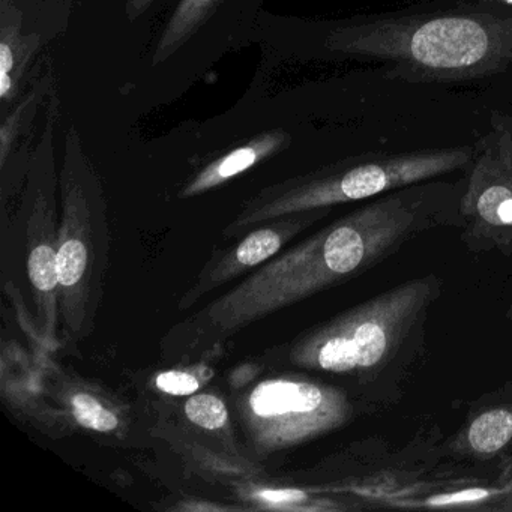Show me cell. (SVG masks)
Returning <instances> with one entry per match:
<instances>
[{
	"mask_svg": "<svg viewBox=\"0 0 512 512\" xmlns=\"http://www.w3.org/2000/svg\"><path fill=\"white\" fill-rule=\"evenodd\" d=\"M326 49L383 62V76L407 83L484 79L512 64V17L434 13L376 17L332 29Z\"/></svg>",
	"mask_w": 512,
	"mask_h": 512,
	"instance_id": "1",
	"label": "cell"
},
{
	"mask_svg": "<svg viewBox=\"0 0 512 512\" xmlns=\"http://www.w3.org/2000/svg\"><path fill=\"white\" fill-rule=\"evenodd\" d=\"M475 146L368 152L344 158L307 175L278 182L251 197L223 230V238L277 220L284 215L376 199L419 182L466 170Z\"/></svg>",
	"mask_w": 512,
	"mask_h": 512,
	"instance_id": "2",
	"label": "cell"
},
{
	"mask_svg": "<svg viewBox=\"0 0 512 512\" xmlns=\"http://www.w3.org/2000/svg\"><path fill=\"white\" fill-rule=\"evenodd\" d=\"M59 307L62 341L77 344L94 331L110 268L109 203L100 176L70 131L59 178Z\"/></svg>",
	"mask_w": 512,
	"mask_h": 512,
	"instance_id": "3",
	"label": "cell"
},
{
	"mask_svg": "<svg viewBox=\"0 0 512 512\" xmlns=\"http://www.w3.org/2000/svg\"><path fill=\"white\" fill-rule=\"evenodd\" d=\"M434 275L398 284L311 329L290 347V364L332 374H365L395 355L440 293Z\"/></svg>",
	"mask_w": 512,
	"mask_h": 512,
	"instance_id": "4",
	"label": "cell"
},
{
	"mask_svg": "<svg viewBox=\"0 0 512 512\" xmlns=\"http://www.w3.org/2000/svg\"><path fill=\"white\" fill-rule=\"evenodd\" d=\"M239 407L251 445L263 455L323 436L352 415L343 391L302 377L263 380Z\"/></svg>",
	"mask_w": 512,
	"mask_h": 512,
	"instance_id": "5",
	"label": "cell"
},
{
	"mask_svg": "<svg viewBox=\"0 0 512 512\" xmlns=\"http://www.w3.org/2000/svg\"><path fill=\"white\" fill-rule=\"evenodd\" d=\"M263 0H181L152 58V76L181 92L247 37Z\"/></svg>",
	"mask_w": 512,
	"mask_h": 512,
	"instance_id": "6",
	"label": "cell"
},
{
	"mask_svg": "<svg viewBox=\"0 0 512 512\" xmlns=\"http://www.w3.org/2000/svg\"><path fill=\"white\" fill-rule=\"evenodd\" d=\"M52 133L44 134L29 170L22 202L23 248L26 277L34 299L38 337L50 350L62 341L59 307V220L56 214V176L53 166Z\"/></svg>",
	"mask_w": 512,
	"mask_h": 512,
	"instance_id": "7",
	"label": "cell"
},
{
	"mask_svg": "<svg viewBox=\"0 0 512 512\" xmlns=\"http://www.w3.org/2000/svg\"><path fill=\"white\" fill-rule=\"evenodd\" d=\"M460 200L461 241L476 253L512 254V127L494 122L475 145Z\"/></svg>",
	"mask_w": 512,
	"mask_h": 512,
	"instance_id": "8",
	"label": "cell"
},
{
	"mask_svg": "<svg viewBox=\"0 0 512 512\" xmlns=\"http://www.w3.org/2000/svg\"><path fill=\"white\" fill-rule=\"evenodd\" d=\"M331 209H313L284 215L254 227L233 247L215 251L182 296L178 304L179 310H190L209 293L265 265L293 238L301 235L317 221L328 217Z\"/></svg>",
	"mask_w": 512,
	"mask_h": 512,
	"instance_id": "9",
	"label": "cell"
},
{
	"mask_svg": "<svg viewBox=\"0 0 512 512\" xmlns=\"http://www.w3.org/2000/svg\"><path fill=\"white\" fill-rule=\"evenodd\" d=\"M289 143V137L283 131L263 134L257 139L251 140L247 145L233 149L229 154L217 158V160L203 167L194 178H191L182 188L179 197L190 199L208 193L214 188L229 182L241 173L247 172L251 167L259 164L265 158L272 157L278 149L284 148Z\"/></svg>",
	"mask_w": 512,
	"mask_h": 512,
	"instance_id": "10",
	"label": "cell"
},
{
	"mask_svg": "<svg viewBox=\"0 0 512 512\" xmlns=\"http://www.w3.org/2000/svg\"><path fill=\"white\" fill-rule=\"evenodd\" d=\"M466 440L475 454L493 455L502 451L512 440V410L506 407L485 410L470 422Z\"/></svg>",
	"mask_w": 512,
	"mask_h": 512,
	"instance_id": "11",
	"label": "cell"
},
{
	"mask_svg": "<svg viewBox=\"0 0 512 512\" xmlns=\"http://www.w3.org/2000/svg\"><path fill=\"white\" fill-rule=\"evenodd\" d=\"M71 413L77 424L101 434L119 433L122 419L118 410L106 404L95 392L76 391L70 395Z\"/></svg>",
	"mask_w": 512,
	"mask_h": 512,
	"instance_id": "12",
	"label": "cell"
},
{
	"mask_svg": "<svg viewBox=\"0 0 512 512\" xmlns=\"http://www.w3.org/2000/svg\"><path fill=\"white\" fill-rule=\"evenodd\" d=\"M28 55L25 52V44L19 34V26H8L2 22V43H0V98L7 101L16 88L13 74L17 71V64L25 67Z\"/></svg>",
	"mask_w": 512,
	"mask_h": 512,
	"instance_id": "13",
	"label": "cell"
},
{
	"mask_svg": "<svg viewBox=\"0 0 512 512\" xmlns=\"http://www.w3.org/2000/svg\"><path fill=\"white\" fill-rule=\"evenodd\" d=\"M184 412L188 421L203 430H223L229 422L226 403L214 394L190 395L185 401Z\"/></svg>",
	"mask_w": 512,
	"mask_h": 512,
	"instance_id": "14",
	"label": "cell"
},
{
	"mask_svg": "<svg viewBox=\"0 0 512 512\" xmlns=\"http://www.w3.org/2000/svg\"><path fill=\"white\" fill-rule=\"evenodd\" d=\"M155 385L164 394L185 397L196 394L200 389V379L187 371L169 370L160 373L155 379Z\"/></svg>",
	"mask_w": 512,
	"mask_h": 512,
	"instance_id": "15",
	"label": "cell"
},
{
	"mask_svg": "<svg viewBox=\"0 0 512 512\" xmlns=\"http://www.w3.org/2000/svg\"><path fill=\"white\" fill-rule=\"evenodd\" d=\"M256 502L265 505L280 506V508H302V503L313 502L304 491L295 488H283V490H260L253 494Z\"/></svg>",
	"mask_w": 512,
	"mask_h": 512,
	"instance_id": "16",
	"label": "cell"
},
{
	"mask_svg": "<svg viewBox=\"0 0 512 512\" xmlns=\"http://www.w3.org/2000/svg\"><path fill=\"white\" fill-rule=\"evenodd\" d=\"M496 491L482 490V488H470V490L455 491V493L440 494L425 500L427 506H454L464 503L482 502L493 496Z\"/></svg>",
	"mask_w": 512,
	"mask_h": 512,
	"instance_id": "17",
	"label": "cell"
},
{
	"mask_svg": "<svg viewBox=\"0 0 512 512\" xmlns=\"http://www.w3.org/2000/svg\"><path fill=\"white\" fill-rule=\"evenodd\" d=\"M157 0H128V14L136 19L140 14L146 13Z\"/></svg>",
	"mask_w": 512,
	"mask_h": 512,
	"instance_id": "18",
	"label": "cell"
},
{
	"mask_svg": "<svg viewBox=\"0 0 512 512\" xmlns=\"http://www.w3.org/2000/svg\"><path fill=\"white\" fill-rule=\"evenodd\" d=\"M485 2H493V4L502 5V7L512 8V0H485Z\"/></svg>",
	"mask_w": 512,
	"mask_h": 512,
	"instance_id": "19",
	"label": "cell"
},
{
	"mask_svg": "<svg viewBox=\"0 0 512 512\" xmlns=\"http://www.w3.org/2000/svg\"><path fill=\"white\" fill-rule=\"evenodd\" d=\"M506 317H508L509 320H512V301L511 304H509V310L508 313H506Z\"/></svg>",
	"mask_w": 512,
	"mask_h": 512,
	"instance_id": "20",
	"label": "cell"
}]
</instances>
